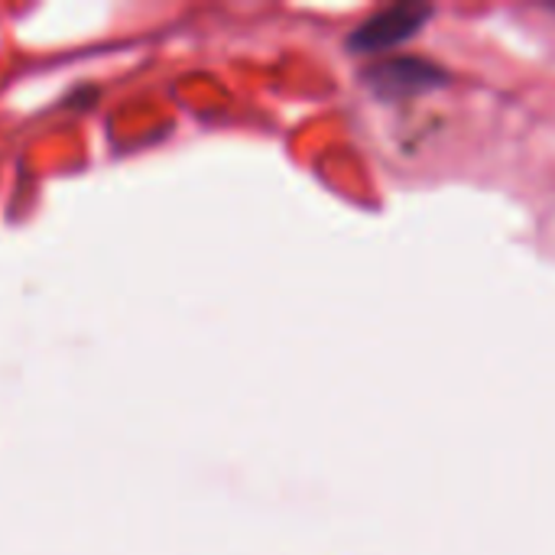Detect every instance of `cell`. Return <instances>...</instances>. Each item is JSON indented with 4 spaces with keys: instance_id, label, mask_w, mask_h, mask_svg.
Returning a JSON list of instances; mask_svg holds the SVG:
<instances>
[{
    "instance_id": "1",
    "label": "cell",
    "mask_w": 555,
    "mask_h": 555,
    "mask_svg": "<svg viewBox=\"0 0 555 555\" xmlns=\"http://www.w3.org/2000/svg\"><path fill=\"white\" fill-rule=\"evenodd\" d=\"M433 16L429 3L420 0H403L393 7L377 10L374 16H367L351 36H348V49L358 55H374V52H387L397 49L403 42H410Z\"/></svg>"
},
{
    "instance_id": "2",
    "label": "cell",
    "mask_w": 555,
    "mask_h": 555,
    "mask_svg": "<svg viewBox=\"0 0 555 555\" xmlns=\"http://www.w3.org/2000/svg\"><path fill=\"white\" fill-rule=\"evenodd\" d=\"M364 81L371 91H377L387 101L397 98H413V94H426L436 91L442 85H449V72L439 68L429 59H416V55H390L374 62L364 72Z\"/></svg>"
}]
</instances>
